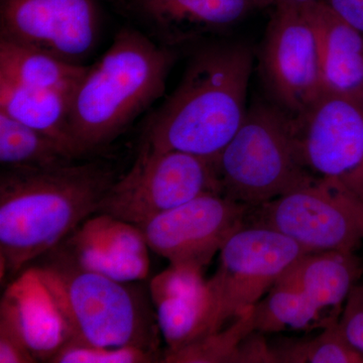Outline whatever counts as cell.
<instances>
[{"label": "cell", "instance_id": "obj_7", "mask_svg": "<svg viewBox=\"0 0 363 363\" xmlns=\"http://www.w3.org/2000/svg\"><path fill=\"white\" fill-rule=\"evenodd\" d=\"M255 214V225L281 231L310 252H354L363 242V201L321 179L257 207Z\"/></svg>", "mask_w": 363, "mask_h": 363}, {"label": "cell", "instance_id": "obj_18", "mask_svg": "<svg viewBox=\"0 0 363 363\" xmlns=\"http://www.w3.org/2000/svg\"><path fill=\"white\" fill-rule=\"evenodd\" d=\"M262 333L255 330L252 307L228 327L209 334L185 347L164 351L167 363H276Z\"/></svg>", "mask_w": 363, "mask_h": 363}, {"label": "cell", "instance_id": "obj_4", "mask_svg": "<svg viewBox=\"0 0 363 363\" xmlns=\"http://www.w3.org/2000/svg\"><path fill=\"white\" fill-rule=\"evenodd\" d=\"M32 266L58 308L70 339L154 350L149 319L126 283L76 266L54 252Z\"/></svg>", "mask_w": 363, "mask_h": 363}, {"label": "cell", "instance_id": "obj_2", "mask_svg": "<svg viewBox=\"0 0 363 363\" xmlns=\"http://www.w3.org/2000/svg\"><path fill=\"white\" fill-rule=\"evenodd\" d=\"M252 69V51L245 45L200 48L176 89L145 124L140 149L216 161L247 116Z\"/></svg>", "mask_w": 363, "mask_h": 363}, {"label": "cell", "instance_id": "obj_17", "mask_svg": "<svg viewBox=\"0 0 363 363\" xmlns=\"http://www.w3.org/2000/svg\"><path fill=\"white\" fill-rule=\"evenodd\" d=\"M362 272V262L354 252H308L274 286L304 293L323 311L345 302Z\"/></svg>", "mask_w": 363, "mask_h": 363}, {"label": "cell", "instance_id": "obj_26", "mask_svg": "<svg viewBox=\"0 0 363 363\" xmlns=\"http://www.w3.org/2000/svg\"><path fill=\"white\" fill-rule=\"evenodd\" d=\"M206 283L201 267L169 264L150 281V298L154 305L157 304L168 298L184 297L198 292Z\"/></svg>", "mask_w": 363, "mask_h": 363}, {"label": "cell", "instance_id": "obj_8", "mask_svg": "<svg viewBox=\"0 0 363 363\" xmlns=\"http://www.w3.org/2000/svg\"><path fill=\"white\" fill-rule=\"evenodd\" d=\"M310 252L281 231L243 226L219 252L217 272L209 279L220 303L222 325L259 303L279 279Z\"/></svg>", "mask_w": 363, "mask_h": 363}, {"label": "cell", "instance_id": "obj_9", "mask_svg": "<svg viewBox=\"0 0 363 363\" xmlns=\"http://www.w3.org/2000/svg\"><path fill=\"white\" fill-rule=\"evenodd\" d=\"M293 118L308 171L363 201V104L323 95Z\"/></svg>", "mask_w": 363, "mask_h": 363}, {"label": "cell", "instance_id": "obj_12", "mask_svg": "<svg viewBox=\"0 0 363 363\" xmlns=\"http://www.w3.org/2000/svg\"><path fill=\"white\" fill-rule=\"evenodd\" d=\"M250 209L226 196L206 193L157 215L140 228L150 250L169 264L204 269L227 240L245 225Z\"/></svg>", "mask_w": 363, "mask_h": 363}, {"label": "cell", "instance_id": "obj_25", "mask_svg": "<svg viewBox=\"0 0 363 363\" xmlns=\"http://www.w3.org/2000/svg\"><path fill=\"white\" fill-rule=\"evenodd\" d=\"M155 350L140 346L109 347L69 339L52 357V363H149L156 362Z\"/></svg>", "mask_w": 363, "mask_h": 363}, {"label": "cell", "instance_id": "obj_10", "mask_svg": "<svg viewBox=\"0 0 363 363\" xmlns=\"http://www.w3.org/2000/svg\"><path fill=\"white\" fill-rule=\"evenodd\" d=\"M101 0H0V39L72 64L96 49Z\"/></svg>", "mask_w": 363, "mask_h": 363}, {"label": "cell", "instance_id": "obj_30", "mask_svg": "<svg viewBox=\"0 0 363 363\" xmlns=\"http://www.w3.org/2000/svg\"><path fill=\"white\" fill-rule=\"evenodd\" d=\"M276 7H298L302 9L316 1V0H269Z\"/></svg>", "mask_w": 363, "mask_h": 363}, {"label": "cell", "instance_id": "obj_29", "mask_svg": "<svg viewBox=\"0 0 363 363\" xmlns=\"http://www.w3.org/2000/svg\"><path fill=\"white\" fill-rule=\"evenodd\" d=\"M334 13L363 35V0H322Z\"/></svg>", "mask_w": 363, "mask_h": 363}, {"label": "cell", "instance_id": "obj_24", "mask_svg": "<svg viewBox=\"0 0 363 363\" xmlns=\"http://www.w3.org/2000/svg\"><path fill=\"white\" fill-rule=\"evenodd\" d=\"M271 348L279 363H363V353L351 345L336 318L315 337L286 340Z\"/></svg>", "mask_w": 363, "mask_h": 363}, {"label": "cell", "instance_id": "obj_19", "mask_svg": "<svg viewBox=\"0 0 363 363\" xmlns=\"http://www.w3.org/2000/svg\"><path fill=\"white\" fill-rule=\"evenodd\" d=\"M73 94L0 81V111L58 140L79 159L72 140L69 114Z\"/></svg>", "mask_w": 363, "mask_h": 363}, {"label": "cell", "instance_id": "obj_14", "mask_svg": "<svg viewBox=\"0 0 363 363\" xmlns=\"http://www.w3.org/2000/svg\"><path fill=\"white\" fill-rule=\"evenodd\" d=\"M52 250L121 283L149 276L150 250L142 229L111 215H91Z\"/></svg>", "mask_w": 363, "mask_h": 363}, {"label": "cell", "instance_id": "obj_28", "mask_svg": "<svg viewBox=\"0 0 363 363\" xmlns=\"http://www.w3.org/2000/svg\"><path fill=\"white\" fill-rule=\"evenodd\" d=\"M37 359L18 338L0 330V363H33Z\"/></svg>", "mask_w": 363, "mask_h": 363}, {"label": "cell", "instance_id": "obj_1", "mask_svg": "<svg viewBox=\"0 0 363 363\" xmlns=\"http://www.w3.org/2000/svg\"><path fill=\"white\" fill-rule=\"evenodd\" d=\"M75 161L1 172V274H20L97 213L116 182L113 169L100 162Z\"/></svg>", "mask_w": 363, "mask_h": 363}, {"label": "cell", "instance_id": "obj_22", "mask_svg": "<svg viewBox=\"0 0 363 363\" xmlns=\"http://www.w3.org/2000/svg\"><path fill=\"white\" fill-rule=\"evenodd\" d=\"M74 160L52 136L0 111V162L4 168H39Z\"/></svg>", "mask_w": 363, "mask_h": 363}, {"label": "cell", "instance_id": "obj_5", "mask_svg": "<svg viewBox=\"0 0 363 363\" xmlns=\"http://www.w3.org/2000/svg\"><path fill=\"white\" fill-rule=\"evenodd\" d=\"M215 167L222 194L250 208L317 179L301 159L293 117L267 104L247 109Z\"/></svg>", "mask_w": 363, "mask_h": 363}, {"label": "cell", "instance_id": "obj_13", "mask_svg": "<svg viewBox=\"0 0 363 363\" xmlns=\"http://www.w3.org/2000/svg\"><path fill=\"white\" fill-rule=\"evenodd\" d=\"M159 44L173 48L240 23L269 0H107Z\"/></svg>", "mask_w": 363, "mask_h": 363}, {"label": "cell", "instance_id": "obj_15", "mask_svg": "<svg viewBox=\"0 0 363 363\" xmlns=\"http://www.w3.org/2000/svg\"><path fill=\"white\" fill-rule=\"evenodd\" d=\"M0 330L18 338L37 362H50L70 339L58 308L32 267L21 272L4 291Z\"/></svg>", "mask_w": 363, "mask_h": 363}, {"label": "cell", "instance_id": "obj_27", "mask_svg": "<svg viewBox=\"0 0 363 363\" xmlns=\"http://www.w3.org/2000/svg\"><path fill=\"white\" fill-rule=\"evenodd\" d=\"M341 330L353 347L363 353V284H357L345 300Z\"/></svg>", "mask_w": 363, "mask_h": 363}, {"label": "cell", "instance_id": "obj_11", "mask_svg": "<svg viewBox=\"0 0 363 363\" xmlns=\"http://www.w3.org/2000/svg\"><path fill=\"white\" fill-rule=\"evenodd\" d=\"M262 67L269 91L289 116H302L323 96L316 30L305 7H276Z\"/></svg>", "mask_w": 363, "mask_h": 363}, {"label": "cell", "instance_id": "obj_6", "mask_svg": "<svg viewBox=\"0 0 363 363\" xmlns=\"http://www.w3.org/2000/svg\"><path fill=\"white\" fill-rule=\"evenodd\" d=\"M206 193L222 194L214 161L178 150L140 149L133 168L107 191L97 213L140 227Z\"/></svg>", "mask_w": 363, "mask_h": 363}, {"label": "cell", "instance_id": "obj_20", "mask_svg": "<svg viewBox=\"0 0 363 363\" xmlns=\"http://www.w3.org/2000/svg\"><path fill=\"white\" fill-rule=\"evenodd\" d=\"M155 307L166 351L181 350L223 328L220 303L209 279L198 292L162 301Z\"/></svg>", "mask_w": 363, "mask_h": 363}, {"label": "cell", "instance_id": "obj_23", "mask_svg": "<svg viewBox=\"0 0 363 363\" xmlns=\"http://www.w3.org/2000/svg\"><path fill=\"white\" fill-rule=\"evenodd\" d=\"M321 311L304 293L274 286L266 298L253 306V325L260 333L304 329Z\"/></svg>", "mask_w": 363, "mask_h": 363}, {"label": "cell", "instance_id": "obj_16", "mask_svg": "<svg viewBox=\"0 0 363 363\" xmlns=\"http://www.w3.org/2000/svg\"><path fill=\"white\" fill-rule=\"evenodd\" d=\"M316 30L324 95L363 104V35L322 0L305 6Z\"/></svg>", "mask_w": 363, "mask_h": 363}, {"label": "cell", "instance_id": "obj_21", "mask_svg": "<svg viewBox=\"0 0 363 363\" xmlns=\"http://www.w3.org/2000/svg\"><path fill=\"white\" fill-rule=\"evenodd\" d=\"M88 66L0 39V81L74 94Z\"/></svg>", "mask_w": 363, "mask_h": 363}, {"label": "cell", "instance_id": "obj_3", "mask_svg": "<svg viewBox=\"0 0 363 363\" xmlns=\"http://www.w3.org/2000/svg\"><path fill=\"white\" fill-rule=\"evenodd\" d=\"M177 58L175 49L136 26L116 33L72 97L69 125L79 157L111 145L164 95Z\"/></svg>", "mask_w": 363, "mask_h": 363}]
</instances>
